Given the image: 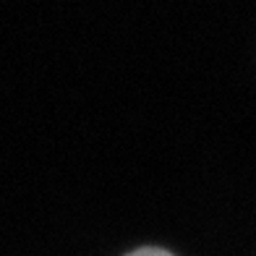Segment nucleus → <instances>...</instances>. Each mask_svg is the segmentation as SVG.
Segmentation results:
<instances>
[{"mask_svg":"<svg viewBox=\"0 0 256 256\" xmlns=\"http://www.w3.org/2000/svg\"><path fill=\"white\" fill-rule=\"evenodd\" d=\"M126 256H172L170 251L165 248H154V246H146V248H136L131 254H126Z\"/></svg>","mask_w":256,"mask_h":256,"instance_id":"obj_1","label":"nucleus"}]
</instances>
